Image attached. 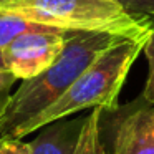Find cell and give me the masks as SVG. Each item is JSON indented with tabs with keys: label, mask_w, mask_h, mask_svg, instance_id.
Listing matches in <instances>:
<instances>
[{
	"label": "cell",
	"mask_w": 154,
	"mask_h": 154,
	"mask_svg": "<svg viewBox=\"0 0 154 154\" xmlns=\"http://www.w3.org/2000/svg\"><path fill=\"white\" fill-rule=\"evenodd\" d=\"M0 154H30V143L22 139H4Z\"/></svg>",
	"instance_id": "cell-12"
},
{
	"label": "cell",
	"mask_w": 154,
	"mask_h": 154,
	"mask_svg": "<svg viewBox=\"0 0 154 154\" xmlns=\"http://www.w3.org/2000/svg\"><path fill=\"white\" fill-rule=\"evenodd\" d=\"M15 81H17V76L10 70H7V68L0 70V118H2L8 101H10V96H12L10 90L15 85Z\"/></svg>",
	"instance_id": "cell-11"
},
{
	"label": "cell",
	"mask_w": 154,
	"mask_h": 154,
	"mask_svg": "<svg viewBox=\"0 0 154 154\" xmlns=\"http://www.w3.org/2000/svg\"><path fill=\"white\" fill-rule=\"evenodd\" d=\"M85 118H63L47 124V129L30 143V154H73Z\"/></svg>",
	"instance_id": "cell-6"
},
{
	"label": "cell",
	"mask_w": 154,
	"mask_h": 154,
	"mask_svg": "<svg viewBox=\"0 0 154 154\" xmlns=\"http://www.w3.org/2000/svg\"><path fill=\"white\" fill-rule=\"evenodd\" d=\"M2 144H4V139H0V149H2Z\"/></svg>",
	"instance_id": "cell-14"
},
{
	"label": "cell",
	"mask_w": 154,
	"mask_h": 154,
	"mask_svg": "<svg viewBox=\"0 0 154 154\" xmlns=\"http://www.w3.org/2000/svg\"><path fill=\"white\" fill-rule=\"evenodd\" d=\"M121 38L106 32H68L66 43L55 63L40 75L23 80L0 118V139H14L18 129L60 100L76 78Z\"/></svg>",
	"instance_id": "cell-1"
},
{
	"label": "cell",
	"mask_w": 154,
	"mask_h": 154,
	"mask_svg": "<svg viewBox=\"0 0 154 154\" xmlns=\"http://www.w3.org/2000/svg\"><path fill=\"white\" fill-rule=\"evenodd\" d=\"M143 51L146 53L147 65H149V75H147V81H146V86H144L143 98L146 103L154 104V30L147 37Z\"/></svg>",
	"instance_id": "cell-10"
},
{
	"label": "cell",
	"mask_w": 154,
	"mask_h": 154,
	"mask_svg": "<svg viewBox=\"0 0 154 154\" xmlns=\"http://www.w3.org/2000/svg\"><path fill=\"white\" fill-rule=\"evenodd\" d=\"M101 108H93V111L85 118V124L73 154H108L101 141Z\"/></svg>",
	"instance_id": "cell-7"
},
{
	"label": "cell",
	"mask_w": 154,
	"mask_h": 154,
	"mask_svg": "<svg viewBox=\"0 0 154 154\" xmlns=\"http://www.w3.org/2000/svg\"><path fill=\"white\" fill-rule=\"evenodd\" d=\"M47 27L48 25L35 23V22H30L17 14L0 10V51L4 50L8 43H12L18 35L27 33V32L43 30Z\"/></svg>",
	"instance_id": "cell-8"
},
{
	"label": "cell",
	"mask_w": 154,
	"mask_h": 154,
	"mask_svg": "<svg viewBox=\"0 0 154 154\" xmlns=\"http://www.w3.org/2000/svg\"><path fill=\"white\" fill-rule=\"evenodd\" d=\"M114 154H154V104L147 103L119 121Z\"/></svg>",
	"instance_id": "cell-5"
},
{
	"label": "cell",
	"mask_w": 154,
	"mask_h": 154,
	"mask_svg": "<svg viewBox=\"0 0 154 154\" xmlns=\"http://www.w3.org/2000/svg\"><path fill=\"white\" fill-rule=\"evenodd\" d=\"M0 10L61 30L106 32L128 38H146L151 33L116 0H0Z\"/></svg>",
	"instance_id": "cell-3"
},
{
	"label": "cell",
	"mask_w": 154,
	"mask_h": 154,
	"mask_svg": "<svg viewBox=\"0 0 154 154\" xmlns=\"http://www.w3.org/2000/svg\"><path fill=\"white\" fill-rule=\"evenodd\" d=\"M5 68V63H4V57H2V51H0V70Z\"/></svg>",
	"instance_id": "cell-13"
},
{
	"label": "cell",
	"mask_w": 154,
	"mask_h": 154,
	"mask_svg": "<svg viewBox=\"0 0 154 154\" xmlns=\"http://www.w3.org/2000/svg\"><path fill=\"white\" fill-rule=\"evenodd\" d=\"M146 40L147 37L118 38L76 78L60 100L23 124L14 139H22L27 134L81 109L101 108L103 111H114L131 65L144 50Z\"/></svg>",
	"instance_id": "cell-2"
},
{
	"label": "cell",
	"mask_w": 154,
	"mask_h": 154,
	"mask_svg": "<svg viewBox=\"0 0 154 154\" xmlns=\"http://www.w3.org/2000/svg\"><path fill=\"white\" fill-rule=\"evenodd\" d=\"M116 2L134 22L143 25L149 32L154 30V0H116Z\"/></svg>",
	"instance_id": "cell-9"
},
{
	"label": "cell",
	"mask_w": 154,
	"mask_h": 154,
	"mask_svg": "<svg viewBox=\"0 0 154 154\" xmlns=\"http://www.w3.org/2000/svg\"><path fill=\"white\" fill-rule=\"evenodd\" d=\"M70 30L47 27L43 30L27 32L15 38L2 50L5 68L17 80H30L55 63L65 48Z\"/></svg>",
	"instance_id": "cell-4"
}]
</instances>
